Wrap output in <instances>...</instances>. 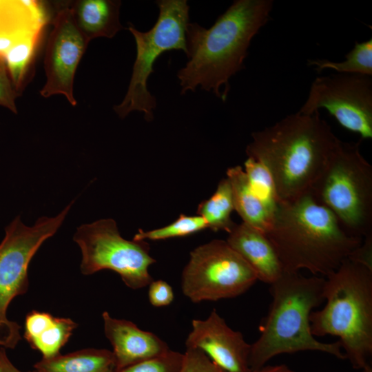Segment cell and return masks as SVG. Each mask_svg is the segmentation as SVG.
Returning a JSON list of instances; mask_svg holds the SVG:
<instances>
[{
	"label": "cell",
	"mask_w": 372,
	"mask_h": 372,
	"mask_svg": "<svg viewBox=\"0 0 372 372\" xmlns=\"http://www.w3.org/2000/svg\"><path fill=\"white\" fill-rule=\"evenodd\" d=\"M272 7L271 0H236L208 29L189 23L188 61L177 73L181 94L200 86L224 101L220 88L227 95L229 80L242 69L251 41L270 19Z\"/></svg>",
	"instance_id": "1"
},
{
	"label": "cell",
	"mask_w": 372,
	"mask_h": 372,
	"mask_svg": "<svg viewBox=\"0 0 372 372\" xmlns=\"http://www.w3.org/2000/svg\"><path fill=\"white\" fill-rule=\"evenodd\" d=\"M251 138L247 157L269 172L280 203L309 192L338 139L319 112L289 114Z\"/></svg>",
	"instance_id": "2"
},
{
	"label": "cell",
	"mask_w": 372,
	"mask_h": 372,
	"mask_svg": "<svg viewBox=\"0 0 372 372\" xmlns=\"http://www.w3.org/2000/svg\"><path fill=\"white\" fill-rule=\"evenodd\" d=\"M265 234L284 272L306 269L322 277L335 271L363 240L348 234L309 192L280 203Z\"/></svg>",
	"instance_id": "3"
},
{
	"label": "cell",
	"mask_w": 372,
	"mask_h": 372,
	"mask_svg": "<svg viewBox=\"0 0 372 372\" xmlns=\"http://www.w3.org/2000/svg\"><path fill=\"white\" fill-rule=\"evenodd\" d=\"M324 277L283 272L269 285L272 302L259 338L251 344V371L264 367L276 355L300 351H320L346 359L339 341L320 342L311 331L310 315L324 301Z\"/></svg>",
	"instance_id": "4"
},
{
	"label": "cell",
	"mask_w": 372,
	"mask_h": 372,
	"mask_svg": "<svg viewBox=\"0 0 372 372\" xmlns=\"http://www.w3.org/2000/svg\"><path fill=\"white\" fill-rule=\"evenodd\" d=\"M326 304L310 315L313 335L339 338L354 369L369 366L372 355V271L348 258L325 278Z\"/></svg>",
	"instance_id": "5"
},
{
	"label": "cell",
	"mask_w": 372,
	"mask_h": 372,
	"mask_svg": "<svg viewBox=\"0 0 372 372\" xmlns=\"http://www.w3.org/2000/svg\"><path fill=\"white\" fill-rule=\"evenodd\" d=\"M360 144L338 138L309 192L348 234L363 239L372 234V166Z\"/></svg>",
	"instance_id": "6"
},
{
	"label": "cell",
	"mask_w": 372,
	"mask_h": 372,
	"mask_svg": "<svg viewBox=\"0 0 372 372\" xmlns=\"http://www.w3.org/2000/svg\"><path fill=\"white\" fill-rule=\"evenodd\" d=\"M156 3L158 16L149 30L141 32L132 23L127 28L135 39L136 56L124 99L114 106V110L121 118L131 112L139 111L144 114L147 121H152L156 102L148 91L147 80L154 72L155 61L169 50H183L187 53L185 35L189 23L187 1L159 0Z\"/></svg>",
	"instance_id": "7"
},
{
	"label": "cell",
	"mask_w": 372,
	"mask_h": 372,
	"mask_svg": "<svg viewBox=\"0 0 372 372\" xmlns=\"http://www.w3.org/2000/svg\"><path fill=\"white\" fill-rule=\"evenodd\" d=\"M74 202L54 217L39 218L31 227L15 218L0 243V347L14 349L21 340V327L7 316L12 300L29 287L28 267L41 245L54 236Z\"/></svg>",
	"instance_id": "8"
},
{
	"label": "cell",
	"mask_w": 372,
	"mask_h": 372,
	"mask_svg": "<svg viewBox=\"0 0 372 372\" xmlns=\"http://www.w3.org/2000/svg\"><path fill=\"white\" fill-rule=\"evenodd\" d=\"M73 239L82 253L80 269L83 274L112 270L132 289L145 287L153 280L149 268L156 261L149 254V244L123 238L113 219L81 225Z\"/></svg>",
	"instance_id": "9"
},
{
	"label": "cell",
	"mask_w": 372,
	"mask_h": 372,
	"mask_svg": "<svg viewBox=\"0 0 372 372\" xmlns=\"http://www.w3.org/2000/svg\"><path fill=\"white\" fill-rule=\"evenodd\" d=\"M258 280L251 267L223 240L195 248L181 275V289L190 301H217L238 297Z\"/></svg>",
	"instance_id": "10"
},
{
	"label": "cell",
	"mask_w": 372,
	"mask_h": 372,
	"mask_svg": "<svg viewBox=\"0 0 372 372\" xmlns=\"http://www.w3.org/2000/svg\"><path fill=\"white\" fill-rule=\"evenodd\" d=\"M325 109L345 129L372 138V76L336 73L313 81L299 110L312 114Z\"/></svg>",
	"instance_id": "11"
},
{
	"label": "cell",
	"mask_w": 372,
	"mask_h": 372,
	"mask_svg": "<svg viewBox=\"0 0 372 372\" xmlns=\"http://www.w3.org/2000/svg\"><path fill=\"white\" fill-rule=\"evenodd\" d=\"M52 24L44 57L46 81L40 94L45 98L63 94L74 106V76L90 41L76 26L68 5L56 12Z\"/></svg>",
	"instance_id": "12"
},
{
	"label": "cell",
	"mask_w": 372,
	"mask_h": 372,
	"mask_svg": "<svg viewBox=\"0 0 372 372\" xmlns=\"http://www.w3.org/2000/svg\"><path fill=\"white\" fill-rule=\"evenodd\" d=\"M186 349H197L226 372H251V344L242 333L230 328L213 309L205 319H194L185 340Z\"/></svg>",
	"instance_id": "13"
},
{
	"label": "cell",
	"mask_w": 372,
	"mask_h": 372,
	"mask_svg": "<svg viewBox=\"0 0 372 372\" xmlns=\"http://www.w3.org/2000/svg\"><path fill=\"white\" fill-rule=\"evenodd\" d=\"M104 332L113 348L115 372L159 356L170 349L152 332L142 330L134 322L102 313Z\"/></svg>",
	"instance_id": "14"
},
{
	"label": "cell",
	"mask_w": 372,
	"mask_h": 372,
	"mask_svg": "<svg viewBox=\"0 0 372 372\" xmlns=\"http://www.w3.org/2000/svg\"><path fill=\"white\" fill-rule=\"evenodd\" d=\"M47 22L41 1L0 0V59L25 39L42 35Z\"/></svg>",
	"instance_id": "15"
},
{
	"label": "cell",
	"mask_w": 372,
	"mask_h": 372,
	"mask_svg": "<svg viewBox=\"0 0 372 372\" xmlns=\"http://www.w3.org/2000/svg\"><path fill=\"white\" fill-rule=\"evenodd\" d=\"M227 242L251 267L258 280L269 285L283 273L278 255L266 234L244 223L234 225Z\"/></svg>",
	"instance_id": "16"
},
{
	"label": "cell",
	"mask_w": 372,
	"mask_h": 372,
	"mask_svg": "<svg viewBox=\"0 0 372 372\" xmlns=\"http://www.w3.org/2000/svg\"><path fill=\"white\" fill-rule=\"evenodd\" d=\"M121 2L116 0H77L68 3L76 26L90 42L114 37L124 28L120 22Z\"/></svg>",
	"instance_id": "17"
},
{
	"label": "cell",
	"mask_w": 372,
	"mask_h": 372,
	"mask_svg": "<svg viewBox=\"0 0 372 372\" xmlns=\"http://www.w3.org/2000/svg\"><path fill=\"white\" fill-rule=\"evenodd\" d=\"M78 324L70 318H56L47 312L32 311L25 317L24 338L43 358L59 354Z\"/></svg>",
	"instance_id": "18"
},
{
	"label": "cell",
	"mask_w": 372,
	"mask_h": 372,
	"mask_svg": "<svg viewBox=\"0 0 372 372\" xmlns=\"http://www.w3.org/2000/svg\"><path fill=\"white\" fill-rule=\"evenodd\" d=\"M227 178L231 187L234 210L242 223L265 234L267 232L273 214L254 192L244 169L240 166L230 167Z\"/></svg>",
	"instance_id": "19"
},
{
	"label": "cell",
	"mask_w": 372,
	"mask_h": 372,
	"mask_svg": "<svg viewBox=\"0 0 372 372\" xmlns=\"http://www.w3.org/2000/svg\"><path fill=\"white\" fill-rule=\"evenodd\" d=\"M36 372H115L112 351L86 349L43 358L34 364Z\"/></svg>",
	"instance_id": "20"
},
{
	"label": "cell",
	"mask_w": 372,
	"mask_h": 372,
	"mask_svg": "<svg viewBox=\"0 0 372 372\" xmlns=\"http://www.w3.org/2000/svg\"><path fill=\"white\" fill-rule=\"evenodd\" d=\"M234 210L231 184L229 179L225 178L219 182L214 194L200 203L197 214L204 218L211 230L229 233L235 225L231 218Z\"/></svg>",
	"instance_id": "21"
},
{
	"label": "cell",
	"mask_w": 372,
	"mask_h": 372,
	"mask_svg": "<svg viewBox=\"0 0 372 372\" xmlns=\"http://www.w3.org/2000/svg\"><path fill=\"white\" fill-rule=\"evenodd\" d=\"M309 65L315 66V70L321 72L332 69L337 73L358 74L372 76V39L355 43L353 48L341 62H333L327 59L308 61Z\"/></svg>",
	"instance_id": "22"
},
{
	"label": "cell",
	"mask_w": 372,
	"mask_h": 372,
	"mask_svg": "<svg viewBox=\"0 0 372 372\" xmlns=\"http://www.w3.org/2000/svg\"><path fill=\"white\" fill-rule=\"evenodd\" d=\"M207 228V225L202 216L181 214L175 221L165 227L149 231L139 229L133 239L146 242L166 240L189 236Z\"/></svg>",
	"instance_id": "23"
},
{
	"label": "cell",
	"mask_w": 372,
	"mask_h": 372,
	"mask_svg": "<svg viewBox=\"0 0 372 372\" xmlns=\"http://www.w3.org/2000/svg\"><path fill=\"white\" fill-rule=\"evenodd\" d=\"M244 171L254 192L274 214L280 202L269 172L260 163L250 158L245 162Z\"/></svg>",
	"instance_id": "24"
},
{
	"label": "cell",
	"mask_w": 372,
	"mask_h": 372,
	"mask_svg": "<svg viewBox=\"0 0 372 372\" xmlns=\"http://www.w3.org/2000/svg\"><path fill=\"white\" fill-rule=\"evenodd\" d=\"M183 353L169 349L156 358L133 364L116 372H179Z\"/></svg>",
	"instance_id": "25"
},
{
	"label": "cell",
	"mask_w": 372,
	"mask_h": 372,
	"mask_svg": "<svg viewBox=\"0 0 372 372\" xmlns=\"http://www.w3.org/2000/svg\"><path fill=\"white\" fill-rule=\"evenodd\" d=\"M179 372H226L197 349H186Z\"/></svg>",
	"instance_id": "26"
},
{
	"label": "cell",
	"mask_w": 372,
	"mask_h": 372,
	"mask_svg": "<svg viewBox=\"0 0 372 372\" xmlns=\"http://www.w3.org/2000/svg\"><path fill=\"white\" fill-rule=\"evenodd\" d=\"M19 95L14 87L4 60L0 59V105L17 114L15 101Z\"/></svg>",
	"instance_id": "27"
},
{
	"label": "cell",
	"mask_w": 372,
	"mask_h": 372,
	"mask_svg": "<svg viewBox=\"0 0 372 372\" xmlns=\"http://www.w3.org/2000/svg\"><path fill=\"white\" fill-rule=\"evenodd\" d=\"M174 293L169 284L163 280H152L148 285V299L155 307L169 305L174 300Z\"/></svg>",
	"instance_id": "28"
},
{
	"label": "cell",
	"mask_w": 372,
	"mask_h": 372,
	"mask_svg": "<svg viewBox=\"0 0 372 372\" xmlns=\"http://www.w3.org/2000/svg\"><path fill=\"white\" fill-rule=\"evenodd\" d=\"M348 259L372 271V234L363 238L362 243L350 254Z\"/></svg>",
	"instance_id": "29"
},
{
	"label": "cell",
	"mask_w": 372,
	"mask_h": 372,
	"mask_svg": "<svg viewBox=\"0 0 372 372\" xmlns=\"http://www.w3.org/2000/svg\"><path fill=\"white\" fill-rule=\"evenodd\" d=\"M6 349L0 347V372H24L17 369L10 361L7 353ZM26 372H36L26 371Z\"/></svg>",
	"instance_id": "30"
},
{
	"label": "cell",
	"mask_w": 372,
	"mask_h": 372,
	"mask_svg": "<svg viewBox=\"0 0 372 372\" xmlns=\"http://www.w3.org/2000/svg\"><path fill=\"white\" fill-rule=\"evenodd\" d=\"M251 372H295L286 364L266 365L260 369Z\"/></svg>",
	"instance_id": "31"
},
{
	"label": "cell",
	"mask_w": 372,
	"mask_h": 372,
	"mask_svg": "<svg viewBox=\"0 0 372 372\" xmlns=\"http://www.w3.org/2000/svg\"><path fill=\"white\" fill-rule=\"evenodd\" d=\"M362 372H372V367L371 366H369L368 367L362 370Z\"/></svg>",
	"instance_id": "32"
}]
</instances>
